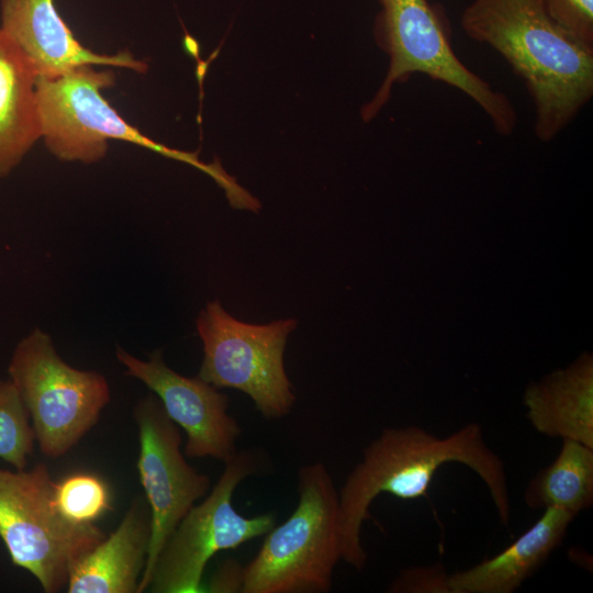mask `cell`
I'll return each instance as SVG.
<instances>
[{
    "mask_svg": "<svg viewBox=\"0 0 593 593\" xmlns=\"http://www.w3.org/2000/svg\"><path fill=\"white\" fill-rule=\"evenodd\" d=\"M460 24L522 79L534 104L537 138H555L591 100L593 52L550 16L544 0H472Z\"/></svg>",
    "mask_w": 593,
    "mask_h": 593,
    "instance_id": "cell-2",
    "label": "cell"
},
{
    "mask_svg": "<svg viewBox=\"0 0 593 593\" xmlns=\"http://www.w3.org/2000/svg\"><path fill=\"white\" fill-rule=\"evenodd\" d=\"M0 27L27 58L37 79H55L81 66H113L138 74L148 69L130 51L109 55L85 47L54 0H1Z\"/></svg>",
    "mask_w": 593,
    "mask_h": 593,
    "instance_id": "cell-12",
    "label": "cell"
},
{
    "mask_svg": "<svg viewBox=\"0 0 593 593\" xmlns=\"http://www.w3.org/2000/svg\"><path fill=\"white\" fill-rule=\"evenodd\" d=\"M243 581L244 567L236 560L228 559L213 574L206 591L217 593L242 592Z\"/></svg>",
    "mask_w": 593,
    "mask_h": 593,
    "instance_id": "cell-22",
    "label": "cell"
},
{
    "mask_svg": "<svg viewBox=\"0 0 593 593\" xmlns=\"http://www.w3.org/2000/svg\"><path fill=\"white\" fill-rule=\"evenodd\" d=\"M448 575L440 567L412 568L403 571L391 586V592L450 593Z\"/></svg>",
    "mask_w": 593,
    "mask_h": 593,
    "instance_id": "cell-21",
    "label": "cell"
},
{
    "mask_svg": "<svg viewBox=\"0 0 593 593\" xmlns=\"http://www.w3.org/2000/svg\"><path fill=\"white\" fill-rule=\"evenodd\" d=\"M115 355L125 374L143 382L158 398L169 418L184 430L188 457H210L225 463L235 456L242 429L228 414L226 394L199 377H186L170 369L161 350L143 360L118 346Z\"/></svg>",
    "mask_w": 593,
    "mask_h": 593,
    "instance_id": "cell-11",
    "label": "cell"
},
{
    "mask_svg": "<svg viewBox=\"0 0 593 593\" xmlns=\"http://www.w3.org/2000/svg\"><path fill=\"white\" fill-rule=\"evenodd\" d=\"M54 500L59 512L76 524H94L112 510L107 483L91 473H74L55 482Z\"/></svg>",
    "mask_w": 593,
    "mask_h": 593,
    "instance_id": "cell-19",
    "label": "cell"
},
{
    "mask_svg": "<svg viewBox=\"0 0 593 593\" xmlns=\"http://www.w3.org/2000/svg\"><path fill=\"white\" fill-rule=\"evenodd\" d=\"M544 3L570 36L593 52V0H544Z\"/></svg>",
    "mask_w": 593,
    "mask_h": 593,
    "instance_id": "cell-20",
    "label": "cell"
},
{
    "mask_svg": "<svg viewBox=\"0 0 593 593\" xmlns=\"http://www.w3.org/2000/svg\"><path fill=\"white\" fill-rule=\"evenodd\" d=\"M36 81L27 58L0 27V178L41 138Z\"/></svg>",
    "mask_w": 593,
    "mask_h": 593,
    "instance_id": "cell-15",
    "label": "cell"
},
{
    "mask_svg": "<svg viewBox=\"0 0 593 593\" xmlns=\"http://www.w3.org/2000/svg\"><path fill=\"white\" fill-rule=\"evenodd\" d=\"M138 428L137 470L150 513V541L138 593L147 590L156 559L170 534L195 502L210 490L211 479L184 459L179 427L155 394L134 407Z\"/></svg>",
    "mask_w": 593,
    "mask_h": 593,
    "instance_id": "cell-10",
    "label": "cell"
},
{
    "mask_svg": "<svg viewBox=\"0 0 593 593\" xmlns=\"http://www.w3.org/2000/svg\"><path fill=\"white\" fill-rule=\"evenodd\" d=\"M374 37L389 56V69L376 96L361 109L370 122L390 99L392 87L422 74L460 90L508 136L517 123L510 99L470 70L456 55L443 14L429 0H378Z\"/></svg>",
    "mask_w": 593,
    "mask_h": 593,
    "instance_id": "cell-5",
    "label": "cell"
},
{
    "mask_svg": "<svg viewBox=\"0 0 593 593\" xmlns=\"http://www.w3.org/2000/svg\"><path fill=\"white\" fill-rule=\"evenodd\" d=\"M195 325L204 353L199 378L217 389L244 392L268 419L290 413L295 395L283 353L296 320L249 324L231 316L214 300L200 312Z\"/></svg>",
    "mask_w": 593,
    "mask_h": 593,
    "instance_id": "cell-8",
    "label": "cell"
},
{
    "mask_svg": "<svg viewBox=\"0 0 593 593\" xmlns=\"http://www.w3.org/2000/svg\"><path fill=\"white\" fill-rule=\"evenodd\" d=\"M448 462L470 468L486 485L504 526L511 521L505 467L486 445L478 424L470 423L446 437L422 427H389L363 450L361 461L338 492L342 559L357 570L367 562L361 527L370 506L382 493L402 500L424 496L437 470Z\"/></svg>",
    "mask_w": 593,
    "mask_h": 593,
    "instance_id": "cell-1",
    "label": "cell"
},
{
    "mask_svg": "<svg viewBox=\"0 0 593 593\" xmlns=\"http://www.w3.org/2000/svg\"><path fill=\"white\" fill-rule=\"evenodd\" d=\"M524 501L530 508H558L577 516L593 504V448L562 439L556 459L528 483Z\"/></svg>",
    "mask_w": 593,
    "mask_h": 593,
    "instance_id": "cell-17",
    "label": "cell"
},
{
    "mask_svg": "<svg viewBox=\"0 0 593 593\" xmlns=\"http://www.w3.org/2000/svg\"><path fill=\"white\" fill-rule=\"evenodd\" d=\"M8 373L42 454L53 459L67 454L97 424L111 400L105 377L65 362L51 335L41 328L16 344Z\"/></svg>",
    "mask_w": 593,
    "mask_h": 593,
    "instance_id": "cell-7",
    "label": "cell"
},
{
    "mask_svg": "<svg viewBox=\"0 0 593 593\" xmlns=\"http://www.w3.org/2000/svg\"><path fill=\"white\" fill-rule=\"evenodd\" d=\"M574 515L545 508L515 541L490 559L448 575L450 593H512L544 564L563 540Z\"/></svg>",
    "mask_w": 593,
    "mask_h": 593,
    "instance_id": "cell-14",
    "label": "cell"
},
{
    "mask_svg": "<svg viewBox=\"0 0 593 593\" xmlns=\"http://www.w3.org/2000/svg\"><path fill=\"white\" fill-rule=\"evenodd\" d=\"M54 486L45 463L0 467V539L12 563L45 593L64 589L74 563L105 537L94 524L67 519L55 504Z\"/></svg>",
    "mask_w": 593,
    "mask_h": 593,
    "instance_id": "cell-6",
    "label": "cell"
},
{
    "mask_svg": "<svg viewBox=\"0 0 593 593\" xmlns=\"http://www.w3.org/2000/svg\"><path fill=\"white\" fill-rule=\"evenodd\" d=\"M592 367L589 360L553 374L525 395L527 417L548 437L593 448Z\"/></svg>",
    "mask_w": 593,
    "mask_h": 593,
    "instance_id": "cell-16",
    "label": "cell"
},
{
    "mask_svg": "<svg viewBox=\"0 0 593 593\" xmlns=\"http://www.w3.org/2000/svg\"><path fill=\"white\" fill-rule=\"evenodd\" d=\"M35 441L19 391L10 379H0V459L14 469H25Z\"/></svg>",
    "mask_w": 593,
    "mask_h": 593,
    "instance_id": "cell-18",
    "label": "cell"
},
{
    "mask_svg": "<svg viewBox=\"0 0 593 593\" xmlns=\"http://www.w3.org/2000/svg\"><path fill=\"white\" fill-rule=\"evenodd\" d=\"M260 468L261 457L253 450L237 451L225 462L211 492L189 510L165 542L152 571L150 592H203L204 569L215 553L265 536L275 526L272 513L246 517L232 504L239 483Z\"/></svg>",
    "mask_w": 593,
    "mask_h": 593,
    "instance_id": "cell-9",
    "label": "cell"
},
{
    "mask_svg": "<svg viewBox=\"0 0 593 593\" xmlns=\"http://www.w3.org/2000/svg\"><path fill=\"white\" fill-rule=\"evenodd\" d=\"M114 83L112 70L93 66L78 67L55 79H37L41 138L53 156L93 164L107 155L109 139L131 142L209 175L224 190L232 208L253 212L259 208V200L223 169L219 158L204 163L198 152L168 147L125 121L102 94Z\"/></svg>",
    "mask_w": 593,
    "mask_h": 593,
    "instance_id": "cell-3",
    "label": "cell"
},
{
    "mask_svg": "<svg viewBox=\"0 0 593 593\" xmlns=\"http://www.w3.org/2000/svg\"><path fill=\"white\" fill-rule=\"evenodd\" d=\"M150 541V513L135 500L114 532L71 567L68 593H138Z\"/></svg>",
    "mask_w": 593,
    "mask_h": 593,
    "instance_id": "cell-13",
    "label": "cell"
},
{
    "mask_svg": "<svg viewBox=\"0 0 593 593\" xmlns=\"http://www.w3.org/2000/svg\"><path fill=\"white\" fill-rule=\"evenodd\" d=\"M292 514L265 536L244 567L242 593H326L342 559L338 491L322 462L298 471Z\"/></svg>",
    "mask_w": 593,
    "mask_h": 593,
    "instance_id": "cell-4",
    "label": "cell"
}]
</instances>
